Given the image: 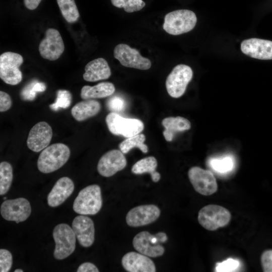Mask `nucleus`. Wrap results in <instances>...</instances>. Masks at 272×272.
<instances>
[{
    "label": "nucleus",
    "instance_id": "a211bd4d",
    "mask_svg": "<svg viewBox=\"0 0 272 272\" xmlns=\"http://www.w3.org/2000/svg\"><path fill=\"white\" fill-rule=\"evenodd\" d=\"M241 50L245 54L252 58L272 59V41L259 38H250L241 43Z\"/></svg>",
    "mask_w": 272,
    "mask_h": 272
},
{
    "label": "nucleus",
    "instance_id": "473e14b6",
    "mask_svg": "<svg viewBox=\"0 0 272 272\" xmlns=\"http://www.w3.org/2000/svg\"><path fill=\"white\" fill-rule=\"evenodd\" d=\"M13 264V257L11 253L5 249H0V271H9Z\"/></svg>",
    "mask_w": 272,
    "mask_h": 272
},
{
    "label": "nucleus",
    "instance_id": "2eb2a0df",
    "mask_svg": "<svg viewBox=\"0 0 272 272\" xmlns=\"http://www.w3.org/2000/svg\"><path fill=\"white\" fill-rule=\"evenodd\" d=\"M123 154L120 150L115 149L107 152L98 161V173L102 176L109 177L123 169L127 164Z\"/></svg>",
    "mask_w": 272,
    "mask_h": 272
},
{
    "label": "nucleus",
    "instance_id": "6e6552de",
    "mask_svg": "<svg viewBox=\"0 0 272 272\" xmlns=\"http://www.w3.org/2000/svg\"><path fill=\"white\" fill-rule=\"evenodd\" d=\"M23 62L20 54L8 51L0 55V78L6 84L16 85L22 80V73L19 69Z\"/></svg>",
    "mask_w": 272,
    "mask_h": 272
},
{
    "label": "nucleus",
    "instance_id": "423d86ee",
    "mask_svg": "<svg viewBox=\"0 0 272 272\" xmlns=\"http://www.w3.org/2000/svg\"><path fill=\"white\" fill-rule=\"evenodd\" d=\"M231 215L227 209L216 205H209L201 208L198 214V221L205 229L215 231L227 225Z\"/></svg>",
    "mask_w": 272,
    "mask_h": 272
},
{
    "label": "nucleus",
    "instance_id": "39448f33",
    "mask_svg": "<svg viewBox=\"0 0 272 272\" xmlns=\"http://www.w3.org/2000/svg\"><path fill=\"white\" fill-rule=\"evenodd\" d=\"M105 121L111 133L126 138L140 133L144 129V124L141 120L125 118L116 112L109 113Z\"/></svg>",
    "mask_w": 272,
    "mask_h": 272
},
{
    "label": "nucleus",
    "instance_id": "f704fd0d",
    "mask_svg": "<svg viewBox=\"0 0 272 272\" xmlns=\"http://www.w3.org/2000/svg\"><path fill=\"white\" fill-rule=\"evenodd\" d=\"M107 106L111 112L117 113L122 112L125 109L126 103L121 97L114 96L108 100Z\"/></svg>",
    "mask_w": 272,
    "mask_h": 272
},
{
    "label": "nucleus",
    "instance_id": "f03ea898",
    "mask_svg": "<svg viewBox=\"0 0 272 272\" xmlns=\"http://www.w3.org/2000/svg\"><path fill=\"white\" fill-rule=\"evenodd\" d=\"M102 206L101 188L97 184H92L80 190L74 201L73 210L80 215H94L100 211Z\"/></svg>",
    "mask_w": 272,
    "mask_h": 272
},
{
    "label": "nucleus",
    "instance_id": "ddd939ff",
    "mask_svg": "<svg viewBox=\"0 0 272 272\" xmlns=\"http://www.w3.org/2000/svg\"><path fill=\"white\" fill-rule=\"evenodd\" d=\"M64 50V43L58 31L54 28L48 29L45 37L39 45L41 56L49 60H55L59 58Z\"/></svg>",
    "mask_w": 272,
    "mask_h": 272
},
{
    "label": "nucleus",
    "instance_id": "393cba45",
    "mask_svg": "<svg viewBox=\"0 0 272 272\" xmlns=\"http://www.w3.org/2000/svg\"><path fill=\"white\" fill-rule=\"evenodd\" d=\"M158 162L153 156H149L137 161L132 167L131 171L135 174L149 173L154 182H158L161 179L160 174L156 171Z\"/></svg>",
    "mask_w": 272,
    "mask_h": 272
},
{
    "label": "nucleus",
    "instance_id": "9b49d317",
    "mask_svg": "<svg viewBox=\"0 0 272 272\" xmlns=\"http://www.w3.org/2000/svg\"><path fill=\"white\" fill-rule=\"evenodd\" d=\"M113 54L124 66L141 70H147L151 67L150 59L142 56L138 50L126 44L117 45L114 49Z\"/></svg>",
    "mask_w": 272,
    "mask_h": 272
},
{
    "label": "nucleus",
    "instance_id": "aec40b11",
    "mask_svg": "<svg viewBox=\"0 0 272 272\" xmlns=\"http://www.w3.org/2000/svg\"><path fill=\"white\" fill-rule=\"evenodd\" d=\"M75 185L68 177L59 178L47 195V203L51 207H56L64 202L73 192Z\"/></svg>",
    "mask_w": 272,
    "mask_h": 272
},
{
    "label": "nucleus",
    "instance_id": "c9c22d12",
    "mask_svg": "<svg viewBox=\"0 0 272 272\" xmlns=\"http://www.w3.org/2000/svg\"><path fill=\"white\" fill-rule=\"evenodd\" d=\"M261 263L264 272H272V249L265 250L261 255Z\"/></svg>",
    "mask_w": 272,
    "mask_h": 272
},
{
    "label": "nucleus",
    "instance_id": "0eeeda50",
    "mask_svg": "<svg viewBox=\"0 0 272 272\" xmlns=\"http://www.w3.org/2000/svg\"><path fill=\"white\" fill-rule=\"evenodd\" d=\"M53 237L55 243L53 252L55 258L63 259L74 252L76 236L69 225L62 223L56 225L53 231Z\"/></svg>",
    "mask_w": 272,
    "mask_h": 272
},
{
    "label": "nucleus",
    "instance_id": "e433bc0d",
    "mask_svg": "<svg viewBox=\"0 0 272 272\" xmlns=\"http://www.w3.org/2000/svg\"><path fill=\"white\" fill-rule=\"evenodd\" d=\"M11 106L12 100L10 95L4 91H0V111H6Z\"/></svg>",
    "mask_w": 272,
    "mask_h": 272
},
{
    "label": "nucleus",
    "instance_id": "20e7f679",
    "mask_svg": "<svg viewBox=\"0 0 272 272\" xmlns=\"http://www.w3.org/2000/svg\"><path fill=\"white\" fill-rule=\"evenodd\" d=\"M167 239L166 233L163 232L152 235L148 231H142L134 237L132 245L139 253L150 257H157L164 253L165 248L160 243L165 242Z\"/></svg>",
    "mask_w": 272,
    "mask_h": 272
},
{
    "label": "nucleus",
    "instance_id": "412c9836",
    "mask_svg": "<svg viewBox=\"0 0 272 272\" xmlns=\"http://www.w3.org/2000/svg\"><path fill=\"white\" fill-rule=\"evenodd\" d=\"M85 71L83 78L88 82L107 79L111 74L108 62L103 58H98L88 62Z\"/></svg>",
    "mask_w": 272,
    "mask_h": 272
},
{
    "label": "nucleus",
    "instance_id": "f3484780",
    "mask_svg": "<svg viewBox=\"0 0 272 272\" xmlns=\"http://www.w3.org/2000/svg\"><path fill=\"white\" fill-rule=\"evenodd\" d=\"M72 229L80 244L84 247L91 246L95 240L94 222L83 215L77 216L72 222Z\"/></svg>",
    "mask_w": 272,
    "mask_h": 272
},
{
    "label": "nucleus",
    "instance_id": "f8f14e48",
    "mask_svg": "<svg viewBox=\"0 0 272 272\" xmlns=\"http://www.w3.org/2000/svg\"><path fill=\"white\" fill-rule=\"evenodd\" d=\"M1 214L7 221L17 223L26 220L31 213L29 201L23 197L4 201L1 206Z\"/></svg>",
    "mask_w": 272,
    "mask_h": 272
},
{
    "label": "nucleus",
    "instance_id": "1a4fd4ad",
    "mask_svg": "<svg viewBox=\"0 0 272 272\" xmlns=\"http://www.w3.org/2000/svg\"><path fill=\"white\" fill-rule=\"evenodd\" d=\"M193 77L191 68L185 64L175 66L167 76L166 88L169 95L175 98L182 96Z\"/></svg>",
    "mask_w": 272,
    "mask_h": 272
},
{
    "label": "nucleus",
    "instance_id": "4be33fe9",
    "mask_svg": "<svg viewBox=\"0 0 272 272\" xmlns=\"http://www.w3.org/2000/svg\"><path fill=\"white\" fill-rule=\"evenodd\" d=\"M162 124L165 128L163 134L167 142H171L176 132L189 130L191 128L189 120L179 116L166 117L162 120Z\"/></svg>",
    "mask_w": 272,
    "mask_h": 272
},
{
    "label": "nucleus",
    "instance_id": "f257e3e1",
    "mask_svg": "<svg viewBox=\"0 0 272 272\" xmlns=\"http://www.w3.org/2000/svg\"><path fill=\"white\" fill-rule=\"evenodd\" d=\"M71 154L70 148L62 143L52 144L43 150L37 160L38 170L43 173L53 172L63 166Z\"/></svg>",
    "mask_w": 272,
    "mask_h": 272
},
{
    "label": "nucleus",
    "instance_id": "58836bf2",
    "mask_svg": "<svg viewBox=\"0 0 272 272\" xmlns=\"http://www.w3.org/2000/svg\"><path fill=\"white\" fill-rule=\"evenodd\" d=\"M25 7L29 10H33L37 8L41 0H24Z\"/></svg>",
    "mask_w": 272,
    "mask_h": 272
},
{
    "label": "nucleus",
    "instance_id": "c756f323",
    "mask_svg": "<svg viewBox=\"0 0 272 272\" xmlns=\"http://www.w3.org/2000/svg\"><path fill=\"white\" fill-rule=\"evenodd\" d=\"M46 88L44 83L34 80L22 89L20 94L21 98L26 101H32L35 98L37 93L44 92Z\"/></svg>",
    "mask_w": 272,
    "mask_h": 272
},
{
    "label": "nucleus",
    "instance_id": "ea45409f",
    "mask_svg": "<svg viewBox=\"0 0 272 272\" xmlns=\"http://www.w3.org/2000/svg\"><path fill=\"white\" fill-rule=\"evenodd\" d=\"M14 271L15 272H23V270H22V269H16Z\"/></svg>",
    "mask_w": 272,
    "mask_h": 272
},
{
    "label": "nucleus",
    "instance_id": "72a5a7b5",
    "mask_svg": "<svg viewBox=\"0 0 272 272\" xmlns=\"http://www.w3.org/2000/svg\"><path fill=\"white\" fill-rule=\"evenodd\" d=\"M239 262L236 259L228 258L216 264V271L217 272H231L234 271L239 266Z\"/></svg>",
    "mask_w": 272,
    "mask_h": 272
},
{
    "label": "nucleus",
    "instance_id": "9d476101",
    "mask_svg": "<svg viewBox=\"0 0 272 272\" xmlns=\"http://www.w3.org/2000/svg\"><path fill=\"white\" fill-rule=\"evenodd\" d=\"M188 176L195 190L206 196L212 195L218 190V184L213 173L198 166L189 169Z\"/></svg>",
    "mask_w": 272,
    "mask_h": 272
},
{
    "label": "nucleus",
    "instance_id": "7ed1b4c3",
    "mask_svg": "<svg viewBox=\"0 0 272 272\" xmlns=\"http://www.w3.org/2000/svg\"><path fill=\"white\" fill-rule=\"evenodd\" d=\"M196 21L193 12L189 10H175L165 15L163 28L169 34L178 35L192 30Z\"/></svg>",
    "mask_w": 272,
    "mask_h": 272
},
{
    "label": "nucleus",
    "instance_id": "cd10ccee",
    "mask_svg": "<svg viewBox=\"0 0 272 272\" xmlns=\"http://www.w3.org/2000/svg\"><path fill=\"white\" fill-rule=\"evenodd\" d=\"M13 179V168L8 162L0 163V195L6 194L11 186Z\"/></svg>",
    "mask_w": 272,
    "mask_h": 272
},
{
    "label": "nucleus",
    "instance_id": "4c0bfd02",
    "mask_svg": "<svg viewBox=\"0 0 272 272\" xmlns=\"http://www.w3.org/2000/svg\"><path fill=\"white\" fill-rule=\"evenodd\" d=\"M99 271L95 264L88 262L82 263L77 270V272H98Z\"/></svg>",
    "mask_w": 272,
    "mask_h": 272
},
{
    "label": "nucleus",
    "instance_id": "dca6fc26",
    "mask_svg": "<svg viewBox=\"0 0 272 272\" xmlns=\"http://www.w3.org/2000/svg\"><path fill=\"white\" fill-rule=\"evenodd\" d=\"M52 137V129L45 121H40L30 129L27 140L28 148L35 152H39L48 146Z\"/></svg>",
    "mask_w": 272,
    "mask_h": 272
},
{
    "label": "nucleus",
    "instance_id": "5701e85b",
    "mask_svg": "<svg viewBox=\"0 0 272 272\" xmlns=\"http://www.w3.org/2000/svg\"><path fill=\"white\" fill-rule=\"evenodd\" d=\"M101 108V104L98 101L86 99L77 103L72 108L71 114L77 121H83L97 115Z\"/></svg>",
    "mask_w": 272,
    "mask_h": 272
},
{
    "label": "nucleus",
    "instance_id": "bb28decb",
    "mask_svg": "<svg viewBox=\"0 0 272 272\" xmlns=\"http://www.w3.org/2000/svg\"><path fill=\"white\" fill-rule=\"evenodd\" d=\"M61 14L70 23L76 22L80 15L74 0H56Z\"/></svg>",
    "mask_w": 272,
    "mask_h": 272
},
{
    "label": "nucleus",
    "instance_id": "a878e982",
    "mask_svg": "<svg viewBox=\"0 0 272 272\" xmlns=\"http://www.w3.org/2000/svg\"><path fill=\"white\" fill-rule=\"evenodd\" d=\"M145 140V135L139 133L127 138L119 144V147L120 151L123 154L128 153L133 148H138L143 153H147L148 152V147L144 143Z\"/></svg>",
    "mask_w": 272,
    "mask_h": 272
},
{
    "label": "nucleus",
    "instance_id": "c85d7f7f",
    "mask_svg": "<svg viewBox=\"0 0 272 272\" xmlns=\"http://www.w3.org/2000/svg\"><path fill=\"white\" fill-rule=\"evenodd\" d=\"M209 163L214 171L221 174L229 173L233 170L234 166L233 158L230 156L212 158Z\"/></svg>",
    "mask_w": 272,
    "mask_h": 272
},
{
    "label": "nucleus",
    "instance_id": "6ab92c4d",
    "mask_svg": "<svg viewBox=\"0 0 272 272\" xmlns=\"http://www.w3.org/2000/svg\"><path fill=\"white\" fill-rule=\"evenodd\" d=\"M123 268L128 272H155L156 271L154 262L141 253L129 252L122 258Z\"/></svg>",
    "mask_w": 272,
    "mask_h": 272
},
{
    "label": "nucleus",
    "instance_id": "b1692460",
    "mask_svg": "<svg viewBox=\"0 0 272 272\" xmlns=\"http://www.w3.org/2000/svg\"><path fill=\"white\" fill-rule=\"evenodd\" d=\"M115 90L112 83L102 82L94 86H83L81 91V97L84 100L103 98L112 95Z\"/></svg>",
    "mask_w": 272,
    "mask_h": 272
},
{
    "label": "nucleus",
    "instance_id": "2f4dec72",
    "mask_svg": "<svg viewBox=\"0 0 272 272\" xmlns=\"http://www.w3.org/2000/svg\"><path fill=\"white\" fill-rule=\"evenodd\" d=\"M72 102V95L70 91L66 90H59L57 92V97L55 102L49 105L50 109L56 111L60 108H68Z\"/></svg>",
    "mask_w": 272,
    "mask_h": 272
},
{
    "label": "nucleus",
    "instance_id": "7c9ffc66",
    "mask_svg": "<svg viewBox=\"0 0 272 272\" xmlns=\"http://www.w3.org/2000/svg\"><path fill=\"white\" fill-rule=\"evenodd\" d=\"M112 4L117 8H123L127 13H132L142 10L145 6L142 0H111Z\"/></svg>",
    "mask_w": 272,
    "mask_h": 272
},
{
    "label": "nucleus",
    "instance_id": "4468645a",
    "mask_svg": "<svg viewBox=\"0 0 272 272\" xmlns=\"http://www.w3.org/2000/svg\"><path fill=\"white\" fill-rule=\"evenodd\" d=\"M160 209L154 205H146L131 209L126 214V222L130 227H137L149 225L160 216Z\"/></svg>",
    "mask_w": 272,
    "mask_h": 272
}]
</instances>
